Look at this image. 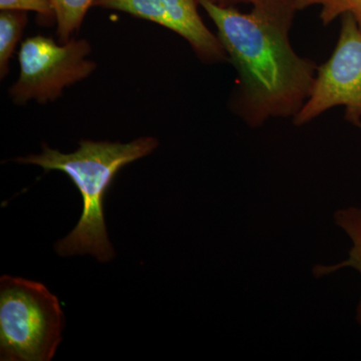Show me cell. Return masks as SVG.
Here are the masks:
<instances>
[{
    "instance_id": "obj_11",
    "label": "cell",
    "mask_w": 361,
    "mask_h": 361,
    "mask_svg": "<svg viewBox=\"0 0 361 361\" xmlns=\"http://www.w3.org/2000/svg\"><path fill=\"white\" fill-rule=\"evenodd\" d=\"M0 11H32L47 18H54L49 0H0Z\"/></svg>"
},
{
    "instance_id": "obj_2",
    "label": "cell",
    "mask_w": 361,
    "mask_h": 361,
    "mask_svg": "<svg viewBox=\"0 0 361 361\" xmlns=\"http://www.w3.org/2000/svg\"><path fill=\"white\" fill-rule=\"evenodd\" d=\"M158 146V140L153 137H137L126 144L82 140L73 153H61L44 145L39 155L14 160L23 165L39 166L47 173H65L82 195V217L75 229L56 244L59 255L90 254L99 262H109L115 257L104 223V196L121 169L153 153Z\"/></svg>"
},
{
    "instance_id": "obj_12",
    "label": "cell",
    "mask_w": 361,
    "mask_h": 361,
    "mask_svg": "<svg viewBox=\"0 0 361 361\" xmlns=\"http://www.w3.org/2000/svg\"><path fill=\"white\" fill-rule=\"evenodd\" d=\"M213 1L223 6H235L237 4H251L253 0H213Z\"/></svg>"
},
{
    "instance_id": "obj_7",
    "label": "cell",
    "mask_w": 361,
    "mask_h": 361,
    "mask_svg": "<svg viewBox=\"0 0 361 361\" xmlns=\"http://www.w3.org/2000/svg\"><path fill=\"white\" fill-rule=\"evenodd\" d=\"M336 224L348 234L353 246L349 251L348 259L336 265L318 267L315 269L317 276L329 274L342 268H353L361 274V205L349 207L336 214ZM356 318L361 325V298L356 310Z\"/></svg>"
},
{
    "instance_id": "obj_8",
    "label": "cell",
    "mask_w": 361,
    "mask_h": 361,
    "mask_svg": "<svg viewBox=\"0 0 361 361\" xmlns=\"http://www.w3.org/2000/svg\"><path fill=\"white\" fill-rule=\"evenodd\" d=\"M27 13L1 11L0 13V78H6L9 63L27 25Z\"/></svg>"
},
{
    "instance_id": "obj_10",
    "label": "cell",
    "mask_w": 361,
    "mask_h": 361,
    "mask_svg": "<svg viewBox=\"0 0 361 361\" xmlns=\"http://www.w3.org/2000/svg\"><path fill=\"white\" fill-rule=\"evenodd\" d=\"M296 6L298 11L319 6V18L324 26L345 14H350L361 30V0H296Z\"/></svg>"
},
{
    "instance_id": "obj_6",
    "label": "cell",
    "mask_w": 361,
    "mask_h": 361,
    "mask_svg": "<svg viewBox=\"0 0 361 361\" xmlns=\"http://www.w3.org/2000/svg\"><path fill=\"white\" fill-rule=\"evenodd\" d=\"M199 6V0H96L94 4V7L128 13L177 33L203 63L228 61L217 35L202 20Z\"/></svg>"
},
{
    "instance_id": "obj_4",
    "label": "cell",
    "mask_w": 361,
    "mask_h": 361,
    "mask_svg": "<svg viewBox=\"0 0 361 361\" xmlns=\"http://www.w3.org/2000/svg\"><path fill=\"white\" fill-rule=\"evenodd\" d=\"M90 52L92 47L85 39H71L59 44L44 35L28 37L18 52L20 75L8 90L11 101L18 106L56 101L66 87L96 71V63L87 59Z\"/></svg>"
},
{
    "instance_id": "obj_9",
    "label": "cell",
    "mask_w": 361,
    "mask_h": 361,
    "mask_svg": "<svg viewBox=\"0 0 361 361\" xmlns=\"http://www.w3.org/2000/svg\"><path fill=\"white\" fill-rule=\"evenodd\" d=\"M56 21V35L61 44H66L80 30L85 16L96 0H49Z\"/></svg>"
},
{
    "instance_id": "obj_5",
    "label": "cell",
    "mask_w": 361,
    "mask_h": 361,
    "mask_svg": "<svg viewBox=\"0 0 361 361\" xmlns=\"http://www.w3.org/2000/svg\"><path fill=\"white\" fill-rule=\"evenodd\" d=\"M336 106H343L346 120L361 127V30L350 14L342 16L334 52L318 66L310 97L293 122L306 125Z\"/></svg>"
},
{
    "instance_id": "obj_3",
    "label": "cell",
    "mask_w": 361,
    "mask_h": 361,
    "mask_svg": "<svg viewBox=\"0 0 361 361\" xmlns=\"http://www.w3.org/2000/svg\"><path fill=\"white\" fill-rule=\"evenodd\" d=\"M65 316L58 297L44 284L0 278V360L49 361L59 343Z\"/></svg>"
},
{
    "instance_id": "obj_1",
    "label": "cell",
    "mask_w": 361,
    "mask_h": 361,
    "mask_svg": "<svg viewBox=\"0 0 361 361\" xmlns=\"http://www.w3.org/2000/svg\"><path fill=\"white\" fill-rule=\"evenodd\" d=\"M199 4L237 73L233 110L250 127L273 118H294L310 97L318 66L290 42L296 0H253L249 13L213 0Z\"/></svg>"
}]
</instances>
